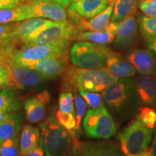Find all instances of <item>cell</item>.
Masks as SVG:
<instances>
[{
	"instance_id": "30bf717a",
	"label": "cell",
	"mask_w": 156,
	"mask_h": 156,
	"mask_svg": "<svg viewBox=\"0 0 156 156\" xmlns=\"http://www.w3.org/2000/svg\"><path fill=\"white\" fill-rule=\"evenodd\" d=\"M22 5L30 18L41 17L53 21L68 20L66 7L53 0H27Z\"/></svg>"
},
{
	"instance_id": "4dcf8cb0",
	"label": "cell",
	"mask_w": 156,
	"mask_h": 156,
	"mask_svg": "<svg viewBox=\"0 0 156 156\" xmlns=\"http://www.w3.org/2000/svg\"><path fill=\"white\" fill-rule=\"evenodd\" d=\"M138 118L146 127L151 129L156 128V109L152 107H140Z\"/></svg>"
},
{
	"instance_id": "cb8c5ba5",
	"label": "cell",
	"mask_w": 156,
	"mask_h": 156,
	"mask_svg": "<svg viewBox=\"0 0 156 156\" xmlns=\"http://www.w3.org/2000/svg\"><path fill=\"white\" fill-rule=\"evenodd\" d=\"M136 11V0H115L111 22L119 23Z\"/></svg>"
},
{
	"instance_id": "6da1fadb",
	"label": "cell",
	"mask_w": 156,
	"mask_h": 156,
	"mask_svg": "<svg viewBox=\"0 0 156 156\" xmlns=\"http://www.w3.org/2000/svg\"><path fill=\"white\" fill-rule=\"evenodd\" d=\"M102 98L113 116L123 122L133 117L140 104L133 80L121 79L102 91Z\"/></svg>"
},
{
	"instance_id": "ab89813d",
	"label": "cell",
	"mask_w": 156,
	"mask_h": 156,
	"mask_svg": "<svg viewBox=\"0 0 156 156\" xmlns=\"http://www.w3.org/2000/svg\"><path fill=\"white\" fill-rule=\"evenodd\" d=\"M12 113H6V112H3L0 111V124H1L2 122H3L4 121L7 119L11 116Z\"/></svg>"
},
{
	"instance_id": "9c48e42d",
	"label": "cell",
	"mask_w": 156,
	"mask_h": 156,
	"mask_svg": "<svg viewBox=\"0 0 156 156\" xmlns=\"http://www.w3.org/2000/svg\"><path fill=\"white\" fill-rule=\"evenodd\" d=\"M7 66L9 75L5 87L7 89L13 90L33 89L46 80L41 74L34 69L9 64H7Z\"/></svg>"
},
{
	"instance_id": "836d02e7",
	"label": "cell",
	"mask_w": 156,
	"mask_h": 156,
	"mask_svg": "<svg viewBox=\"0 0 156 156\" xmlns=\"http://www.w3.org/2000/svg\"><path fill=\"white\" fill-rule=\"evenodd\" d=\"M140 9L142 12L145 16L147 17H155L156 16V8L153 5L147 2L142 0L139 4Z\"/></svg>"
},
{
	"instance_id": "7402d4cb",
	"label": "cell",
	"mask_w": 156,
	"mask_h": 156,
	"mask_svg": "<svg viewBox=\"0 0 156 156\" xmlns=\"http://www.w3.org/2000/svg\"><path fill=\"white\" fill-rule=\"evenodd\" d=\"M41 142L40 131L38 128L25 124L23 126L20 136V154L27 156Z\"/></svg>"
},
{
	"instance_id": "5b68a950",
	"label": "cell",
	"mask_w": 156,
	"mask_h": 156,
	"mask_svg": "<svg viewBox=\"0 0 156 156\" xmlns=\"http://www.w3.org/2000/svg\"><path fill=\"white\" fill-rule=\"evenodd\" d=\"M43 147L46 156H64L73 142V136L58 124L53 117H49L39 125Z\"/></svg>"
},
{
	"instance_id": "74e56055",
	"label": "cell",
	"mask_w": 156,
	"mask_h": 156,
	"mask_svg": "<svg viewBox=\"0 0 156 156\" xmlns=\"http://www.w3.org/2000/svg\"><path fill=\"white\" fill-rule=\"evenodd\" d=\"M44 150L43 147L41 140L39 145L35 149L33 150L27 156H44Z\"/></svg>"
},
{
	"instance_id": "8fae6325",
	"label": "cell",
	"mask_w": 156,
	"mask_h": 156,
	"mask_svg": "<svg viewBox=\"0 0 156 156\" xmlns=\"http://www.w3.org/2000/svg\"><path fill=\"white\" fill-rule=\"evenodd\" d=\"M54 22L55 21L41 17H32L14 23L9 37L15 38L21 47L26 45L31 39L40 34L45 29L54 24Z\"/></svg>"
},
{
	"instance_id": "3957f363",
	"label": "cell",
	"mask_w": 156,
	"mask_h": 156,
	"mask_svg": "<svg viewBox=\"0 0 156 156\" xmlns=\"http://www.w3.org/2000/svg\"><path fill=\"white\" fill-rule=\"evenodd\" d=\"M153 136V129L146 127L137 117L118 134L117 141L124 156H138L148 149Z\"/></svg>"
},
{
	"instance_id": "d590c367",
	"label": "cell",
	"mask_w": 156,
	"mask_h": 156,
	"mask_svg": "<svg viewBox=\"0 0 156 156\" xmlns=\"http://www.w3.org/2000/svg\"><path fill=\"white\" fill-rule=\"evenodd\" d=\"M9 71L7 66L0 62V85L5 87L7 83Z\"/></svg>"
},
{
	"instance_id": "9a60e30c",
	"label": "cell",
	"mask_w": 156,
	"mask_h": 156,
	"mask_svg": "<svg viewBox=\"0 0 156 156\" xmlns=\"http://www.w3.org/2000/svg\"><path fill=\"white\" fill-rule=\"evenodd\" d=\"M68 54L35 62L31 69L37 70L45 79L51 80L63 74L68 68Z\"/></svg>"
},
{
	"instance_id": "f6af8a7d",
	"label": "cell",
	"mask_w": 156,
	"mask_h": 156,
	"mask_svg": "<svg viewBox=\"0 0 156 156\" xmlns=\"http://www.w3.org/2000/svg\"><path fill=\"white\" fill-rule=\"evenodd\" d=\"M25 1V0H22V3H23V2H24Z\"/></svg>"
},
{
	"instance_id": "2e32d148",
	"label": "cell",
	"mask_w": 156,
	"mask_h": 156,
	"mask_svg": "<svg viewBox=\"0 0 156 156\" xmlns=\"http://www.w3.org/2000/svg\"><path fill=\"white\" fill-rule=\"evenodd\" d=\"M75 156H124L111 142H85L76 146Z\"/></svg>"
},
{
	"instance_id": "ffe728a7",
	"label": "cell",
	"mask_w": 156,
	"mask_h": 156,
	"mask_svg": "<svg viewBox=\"0 0 156 156\" xmlns=\"http://www.w3.org/2000/svg\"><path fill=\"white\" fill-rule=\"evenodd\" d=\"M106 67L118 79H128L136 74L135 69L129 63L127 60L123 58L119 54H116L112 50L107 56Z\"/></svg>"
},
{
	"instance_id": "bcb514c9",
	"label": "cell",
	"mask_w": 156,
	"mask_h": 156,
	"mask_svg": "<svg viewBox=\"0 0 156 156\" xmlns=\"http://www.w3.org/2000/svg\"><path fill=\"white\" fill-rule=\"evenodd\" d=\"M1 87H2V86H1V85H0V90H1Z\"/></svg>"
},
{
	"instance_id": "4fadbf2b",
	"label": "cell",
	"mask_w": 156,
	"mask_h": 156,
	"mask_svg": "<svg viewBox=\"0 0 156 156\" xmlns=\"http://www.w3.org/2000/svg\"><path fill=\"white\" fill-rule=\"evenodd\" d=\"M136 12L118 23L114 42V46L119 49H126L136 42L138 34Z\"/></svg>"
},
{
	"instance_id": "7bdbcfd3",
	"label": "cell",
	"mask_w": 156,
	"mask_h": 156,
	"mask_svg": "<svg viewBox=\"0 0 156 156\" xmlns=\"http://www.w3.org/2000/svg\"><path fill=\"white\" fill-rule=\"evenodd\" d=\"M138 156H153V155H152L151 151L147 149V151H144L143 153H142L141 154H140V155H139Z\"/></svg>"
},
{
	"instance_id": "7c38bea8",
	"label": "cell",
	"mask_w": 156,
	"mask_h": 156,
	"mask_svg": "<svg viewBox=\"0 0 156 156\" xmlns=\"http://www.w3.org/2000/svg\"><path fill=\"white\" fill-rule=\"evenodd\" d=\"M114 2H112L106 9L90 19L84 18L69 9L67 10V14L70 21L81 31L103 30L110 24Z\"/></svg>"
},
{
	"instance_id": "f546056e",
	"label": "cell",
	"mask_w": 156,
	"mask_h": 156,
	"mask_svg": "<svg viewBox=\"0 0 156 156\" xmlns=\"http://www.w3.org/2000/svg\"><path fill=\"white\" fill-rule=\"evenodd\" d=\"M0 156H20V136L0 142Z\"/></svg>"
},
{
	"instance_id": "5bb4252c",
	"label": "cell",
	"mask_w": 156,
	"mask_h": 156,
	"mask_svg": "<svg viewBox=\"0 0 156 156\" xmlns=\"http://www.w3.org/2000/svg\"><path fill=\"white\" fill-rule=\"evenodd\" d=\"M126 58L140 75H156V61L151 50L132 49L126 54Z\"/></svg>"
},
{
	"instance_id": "8992f818",
	"label": "cell",
	"mask_w": 156,
	"mask_h": 156,
	"mask_svg": "<svg viewBox=\"0 0 156 156\" xmlns=\"http://www.w3.org/2000/svg\"><path fill=\"white\" fill-rule=\"evenodd\" d=\"M111 49L106 45L80 41L69 51L71 63L75 67L83 69H98L104 67Z\"/></svg>"
},
{
	"instance_id": "484cf974",
	"label": "cell",
	"mask_w": 156,
	"mask_h": 156,
	"mask_svg": "<svg viewBox=\"0 0 156 156\" xmlns=\"http://www.w3.org/2000/svg\"><path fill=\"white\" fill-rule=\"evenodd\" d=\"M29 18L22 4L13 8L0 9V23H17Z\"/></svg>"
},
{
	"instance_id": "52a82bcc",
	"label": "cell",
	"mask_w": 156,
	"mask_h": 156,
	"mask_svg": "<svg viewBox=\"0 0 156 156\" xmlns=\"http://www.w3.org/2000/svg\"><path fill=\"white\" fill-rule=\"evenodd\" d=\"M83 128L88 137L97 140H108L117 132L116 122L104 106L87 111Z\"/></svg>"
},
{
	"instance_id": "f1b7e54d",
	"label": "cell",
	"mask_w": 156,
	"mask_h": 156,
	"mask_svg": "<svg viewBox=\"0 0 156 156\" xmlns=\"http://www.w3.org/2000/svg\"><path fill=\"white\" fill-rule=\"evenodd\" d=\"M20 45L13 38H5L0 39V62L7 65L8 63L9 56Z\"/></svg>"
},
{
	"instance_id": "d6a6232c",
	"label": "cell",
	"mask_w": 156,
	"mask_h": 156,
	"mask_svg": "<svg viewBox=\"0 0 156 156\" xmlns=\"http://www.w3.org/2000/svg\"><path fill=\"white\" fill-rule=\"evenodd\" d=\"M58 112L75 114L73 95L72 93H62L58 97Z\"/></svg>"
},
{
	"instance_id": "ee69618b",
	"label": "cell",
	"mask_w": 156,
	"mask_h": 156,
	"mask_svg": "<svg viewBox=\"0 0 156 156\" xmlns=\"http://www.w3.org/2000/svg\"><path fill=\"white\" fill-rule=\"evenodd\" d=\"M144 1L150 3L151 5H152L153 7H155L156 8V0H144Z\"/></svg>"
},
{
	"instance_id": "277c9868",
	"label": "cell",
	"mask_w": 156,
	"mask_h": 156,
	"mask_svg": "<svg viewBox=\"0 0 156 156\" xmlns=\"http://www.w3.org/2000/svg\"><path fill=\"white\" fill-rule=\"evenodd\" d=\"M69 44L68 42H60L23 46L11 54L7 64L29 67L31 62L68 54Z\"/></svg>"
},
{
	"instance_id": "e575fe53",
	"label": "cell",
	"mask_w": 156,
	"mask_h": 156,
	"mask_svg": "<svg viewBox=\"0 0 156 156\" xmlns=\"http://www.w3.org/2000/svg\"><path fill=\"white\" fill-rule=\"evenodd\" d=\"M13 25L14 23H0V39L9 38L12 30Z\"/></svg>"
},
{
	"instance_id": "60d3db41",
	"label": "cell",
	"mask_w": 156,
	"mask_h": 156,
	"mask_svg": "<svg viewBox=\"0 0 156 156\" xmlns=\"http://www.w3.org/2000/svg\"><path fill=\"white\" fill-rule=\"evenodd\" d=\"M55 2L59 4L64 7H67V6L69 5L70 3L73 2V0H53Z\"/></svg>"
},
{
	"instance_id": "f35d334b",
	"label": "cell",
	"mask_w": 156,
	"mask_h": 156,
	"mask_svg": "<svg viewBox=\"0 0 156 156\" xmlns=\"http://www.w3.org/2000/svg\"><path fill=\"white\" fill-rule=\"evenodd\" d=\"M151 152V154L153 156H156V132L155 134V136H154V138L153 140V142H152L151 148L150 150Z\"/></svg>"
},
{
	"instance_id": "4316f807",
	"label": "cell",
	"mask_w": 156,
	"mask_h": 156,
	"mask_svg": "<svg viewBox=\"0 0 156 156\" xmlns=\"http://www.w3.org/2000/svg\"><path fill=\"white\" fill-rule=\"evenodd\" d=\"M139 28L147 44L156 38V16H142L139 20Z\"/></svg>"
},
{
	"instance_id": "d4e9b609",
	"label": "cell",
	"mask_w": 156,
	"mask_h": 156,
	"mask_svg": "<svg viewBox=\"0 0 156 156\" xmlns=\"http://www.w3.org/2000/svg\"><path fill=\"white\" fill-rule=\"evenodd\" d=\"M20 100L15 90L6 88L0 92V111L12 113L21 108Z\"/></svg>"
},
{
	"instance_id": "ac0fdd59",
	"label": "cell",
	"mask_w": 156,
	"mask_h": 156,
	"mask_svg": "<svg viewBox=\"0 0 156 156\" xmlns=\"http://www.w3.org/2000/svg\"><path fill=\"white\" fill-rule=\"evenodd\" d=\"M134 83L140 104L156 108V75H141Z\"/></svg>"
},
{
	"instance_id": "83f0119b",
	"label": "cell",
	"mask_w": 156,
	"mask_h": 156,
	"mask_svg": "<svg viewBox=\"0 0 156 156\" xmlns=\"http://www.w3.org/2000/svg\"><path fill=\"white\" fill-rule=\"evenodd\" d=\"M73 101L74 105L75 107V119H76V130L77 132H79L80 130L81 122L83 120L85 113H86V108L87 105L83 97L80 95L78 90L75 87L73 88Z\"/></svg>"
},
{
	"instance_id": "e0dca14e",
	"label": "cell",
	"mask_w": 156,
	"mask_h": 156,
	"mask_svg": "<svg viewBox=\"0 0 156 156\" xmlns=\"http://www.w3.org/2000/svg\"><path fill=\"white\" fill-rule=\"evenodd\" d=\"M50 100L49 93L47 90H44L25 101L24 110L29 122L34 124L44 119L46 114V107Z\"/></svg>"
},
{
	"instance_id": "1f68e13d",
	"label": "cell",
	"mask_w": 156,
	"mask_h": 156,
	"mask_svg": "<svg viewBox=\"0 0 156 156\" xmlns=\"http://www.w3.org/2000/svg\"><path fill=\"white\" fill-rule=\"evenodd\" d=\"M78 92L85 100L87 106L91 108H96L104 106L102 96L98 93L91 92L83 89H78Z\"/></svg>"
},
{
	"instance_id": "603a6c76",
	"label": "cell",
	"mask_w": 156,
	"mask_h": 156,
	"mask_svg": "<svg viewBox=\"0 0 156 156\" xmlns=\"http://www.w3.org/2000/svg\"><path fill=\"white\" fill-rule=\"evenodd\" d=\"M22 115L12 112L7 119L0 124V142L20 136L22 126Z\"/></svg>"
},
{
	"instance_id": "d6986e66",
	"label": "cell",
	"mask_w": 156,
	"mask_h": 156,
	"mask_svg": "<svg viewBox=\"0 0 156 156\" xmlns=\"http://www.w3.org/2000/svg\"><path fill=\"white\" fill-rule=\"evenodd\" d=\"M114 2L115 0H73L69 9L84 18L90 19Z\"/></svg>"
},
{
	"instance_id": "b9f144b4",
	"label": "cell",
	"mask_w": 156,
	"mask_h": 156,
	"mask_svg": "<svg viewBox=\"0 0 156 156\" xmlns=\"http://www.w3.org/2000/svg\"><path fill=\"white\" fill-rule=\"evenodd\" d=\"M148 46H149V49L151 50L152 51L155 52L156 54V38L154 39L153 41L148 44Z\"/></svg>"
},
{
	"instance_id": "44dd1931",
	"label": "cell",
	"mask_w": 156,
	"mask_h": 156,
	"mask_svg": "<svg viewBox=\"0 0 156 156\" xmlns=\"http://www.w3.org/2000/svg\"><path fill=\"white\" fill-rule=\"evenodd\" d=\"M118 23L111 22L108 26L103 30H83L79 33L76 40L95 43L98 44L107 45L114 41Z\"/></svg>"
},
{
	"instance_id": "7a4b0ae2",
	"label": "cell",
	"mask_w": 156,
	"mask_h": 156,
	"mask_svg": "<svg viewBox=\"0 0 156 156\" xmlns=\"http://www.w3.org/2000/svg\"><path fill=\"white\" fill-rule=\"evenodd\" d=\"M117 80L106 67L98 69L68 67L66 73V83L69 87L91 92H102Z\"/></svg>"
},
{
	"instance_id": "ba28073f",
	"label": "cell",
	"mask_w": 156,
	"mask_h": 156,
	"mask_svg": "<svg viewBox=\"0 0 156 156\" xmlns=\"http://www.w3.org/2000/svg\"><path fill=\"white\" fill-rule=\"evenodd\" d=\"M71 21H55L54 24L42 31L25 46L35 44H52V43L68 42L76 40L80 32Z\"/></svg>"
},
{
	"instance_id": "7dc6e473",
	"label": "cell",
	"mask_w": 156,
	"mask_h": 156,
	"mask_svg": "<svg viewBox=\"0 0 156 156\" xmlns=\"http://www.w3.org/2000/svg\"><path fill=\"white\" fill-rule=\"evenodd\" d=\"M25 1H27V0H25Z\"/></svg>"
},
{
	"instance_id": "8d00e7d4",
	"label": "cell",
	"mask_w": 156,
	"mask_h": 156,
	"mask_svg": "<svg viewBox=\"0 0 156 156\" xmlns=\"http://www.w3.org/2000/svg\"><path fill=\"white\" fill-rule=\"evenodd\" d=\"M22 4V0H0V9H10Z\"/></svg>"
}]
</instances>
